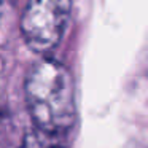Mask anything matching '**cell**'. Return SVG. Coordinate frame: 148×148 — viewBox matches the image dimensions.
<instances>
[{"label":"cell","instance_id":"1","mask_svg":"<svg viewBox=\"0 0 148 148\" xmlns=\"http://www.w3.org/2000/svg\"><path fill=\"white\" fill-rule=\"evenodd\" d=\"M27 112L37 129L65 134L77 119L75 84L70 70L54 59H42L27 72Z\"/></svg>","mask_w":148,"mask_h":148},{"label":"cell","instance_id":"3","mask_svg":"<svg viewBox=\"0 0 148 148\" xmlns=\"http://www.w3.org/2000/svg\"><path fill=\"white\" fill-rule=\"evenodd\" d=\"M18 148H69V143L64 134H51L35 127L26 134Z\"/></svg>","mask_w":148,"mask_h":148},{"label":"cell","instance_id":"2","mask_svg":"<svg viewBox=\"0 0 148 148\" xmlns=\"http://www.w3.org/2000/svg\"><path fill=\"white\" fill-rule=\"evenodd\" d=\"M72 16V0H29L21 16V34L32 51L46 54L62 40Z\"/></svg>","mask_w":148,"mask_h":148},{"label":"cell","instance_id":"4","mask_svg":"<svg viewBox=\"0 0 148 148\" xmlns=\"http://www.w3.org/2000/svg\"><path fill=\"white\" fill-rule=\"evenodd\" d=\"M0 3H2V0H0Z\"/></svg>","mask_w":148,"mask_h":148}]
</instances>
